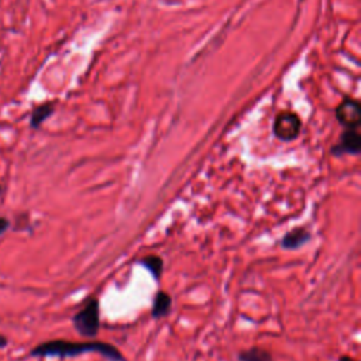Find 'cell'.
<instances>
[{
	"mask_svg": "<svg viewBox=\"0 0 361 361\" xmlns=\"http://www.w3.org/2000/svg\"><path fill=\"white\" fill-rule=\"evenodd\" d=\"M11 229V220L8 217L0 216V236H4Z\"/></svg>",
	"mask_w": 361,
	"mask_h": 361,
	"instance_id": "11",
	"label": "cell"
},
{
	"mask_svg": "<svg viewBox=\"0 0 361 361\" xmlns=\"http://www.w3.org/2000/svg\"><path fill=\"white\" fill-rule=\"evenodd\" d=\"M84 353H99L110 361H126L122 353L112 344L102 341H68V340H49L36 346L32 351V357H75Z\"/></svg>",
	"mask_w": 361,
	"mask_h": 361,
	"instance_id": "1",
	"label": "cell"
},
{
	"mask_svg": "<svg viewBox=\"0 0 361 361\" xmlns=\"http://www.w3.org/2000/svg\"><path fill=\"white\" fill-rule=\"evenodd\" d=\"M171 306H172V299L171 296L164 292V291H160L156 298H154V302H153V309H151V315L154 319H160V317H164L170 313L171 310Z\"/></svg>",
	"mask_w": 361,
	"mask_h": 361,
	"instance_id": "7",
	"label": "cell"
},
{
	"mask_svg": "<svg viewBox=\"0 0 361 361\" xmlns=\"http://www.w3.org/2000/svg\"><path fill=\"white\" fill-rule=\"evenodd\" d=\"M9 344V338L5 334H0V348H6Z\"/></svg>",
	"mask_w": 361,
	"mask_h": 361,
	"instance_id": "12",
	"label": "cell"
},
{
	"mask_svg": "<svg viewBox=\"0 0 361 361\" xmlns=\"http://www.w3.org/2000/svg\"><path fill=\"white\" fill-rule=\"evenodd\" d=\"M75 330L84 337H95L101 329V310L96 299H89L87 305L72 317Z\"/></svg>",
	"mask_w": 361,
	"mask_h": 361,
	"instance_id": "2",
	"label": "cell"
},
{
	"mask_svg": "<svg viewBox=\"0 0 361 361\" xmlns=\"http://www.w3.org/2000/svg\"><path fill=\"white\" fill-rule=\"evenodd\" d=\"M361 150V137L357 129H347L340 140V144L334 146L331 148V153L334 156L341 154H358Z\"/></svg>",
	"mask_w": 361,
	"mask_h": 361,
	"instance_id": "5",
	"label": "cell"
},
{
	"mask_svg": "<svg viewBox=\"0 0 361 361\" xmlns=\"http://www.w3.org/2000/svg\"><path fill=\"white\" fill-rule=\"evenodd\" d=\"M336 119L346 129H357L361 122L360 103L354 99H344L336 109Z\"/></svg>",
	"mask_w": 361,
	"mask_h": 361,
	"instance_id": "4",
	"label": "cell"
},
{
	"mask_svg": "<svg viewBox=\"0 0 361 361\" xmlns=\"http://www.w3.org/2000/svg\"><path fill=\"white\" fill-rule=\"evenodd\" d=\"M56 110V106L54 103H44V105H40L37 106L33 113H32V118H30V127L32 129H39L50 116H53Z\"/></svg>",
	"mask_w": 361,
	"mask_h": 361,
	"instance_id": "8",
	"label": "cell"
},
{
	"mask_svg": "<svg viewBox=\"0 0 361 361\" xmlns=\"http://www.w3.org/2000/svg\"><path fill=\"white\" fill-rule=\"evenodd\" d=\"M309 240H310V233L303 227H296V229L288 232L282 237L281 246L285 250H298L302 246H305Z\"/></svg>",
	"mask_w": 361,
	"mask_h": 361,
	"instance_id": "6",
	"label": "cell"
},
{
	"mask_svg": "<svg viewBox=\"0 0 361 361\" xmlns=\"http://www.w3.org/2000/svg\"><path fill=\"white\" fill-rule=\"evenodd\" d=\"M239 360L240 361H272V355L267 350L254 347V348L241 351L239 354Z\"/></svg>",
	"mask_w": 361,
	"mask_h": 361,
	"instance_id": "9",
	"label": "cell"
},
{
	"mask_svg": "<svg viewBox=\"0 0 361 361\" xmlns=\"http://www.w3.org/2000/svg\"><path fill=\"white\" fill-rule=\"evenodd\" d=\"M338 361H354L351 357H348V355H341L340 358H338Z\"/></svg>",
	"mask_w": 361,
	"mask_h": 361,
	"instance_id": "13",
	"label": "cell"
},
{
	"mask_svg": "<svg viewBox=\"0 0 361 361\" xmlns=\"http://www.w3.org/2000/svg\"><path fill=\"white\" fill-rule=\"evenodd\" d=\"M141 264L151 272L156 279H160L164 272V261L158 255H147L141 260Z\"/></svg>",
	"mask_w": 361,
	"mask_h": 361,
	"instance_id": "10",
	"label": "cell"
},
{
	"mask_svg": "<svg viewBox=\"0 0 361 361\" xmlns=\"http://www.w3.org/2000/svg\"><path fill=\"white\" fill-rule=\"evenodd\" d=\"M302 129L300 119L291 112L279 113L274 122V134L282 141L295 140Z\"/></svg>",
	"mask_w": 361,
	"mask_h": 361,
	"instance_id": "3",
	"label": "cell"
},
{
	"mask_svg": "<svg viewBox=\"0 0 361 361\" xmlns=\"http://www.w3.org/2000/svg\"><path fill=\"white\" fill-rule=\"evenodd\" d=\"M2 192H4V186H2V185H0V195H2Z\"/></svg>",
	"mask_w": 361,
	"mask_h": 361,
	"instance_id": "14",
	"label": "cell"
}]
</instances>
